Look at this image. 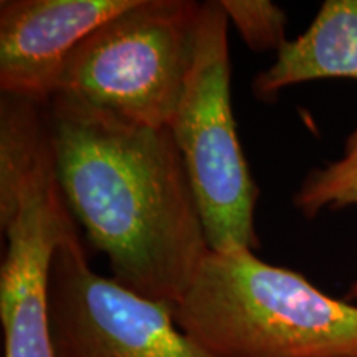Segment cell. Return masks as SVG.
Instances as JSON below:
<instances>
[{
	"label": "cell",
	"mask_w": 357,
	"mask_h": 357,
	"mask_svg": "<svg viewBox=\"0 0 357 357\" xmlns=\"http://www.w3.org/2000/svg\"><path fill=\"white\" fill-rule=\"evenodd\" d=\"M55 172L111 278L174 306L197 273L207 236L169 128H146L56 93L47 101Z\"/></svg>",
	"instance_id": "obj_1"
},
{
	"label": "cell",
	"mask_w": 357,
	"mask_h": 357,
	"mask_svg": "<svg viewBox=\"0 0 357 357\" xmlns=\"http://www.w3.org/2000/svg\"><path fill=\"white\" fill-rule=\"evenodd\" d=\"M357 79V0H326L300 37L288 40L273 65L258 71L252 91L273 102L283 89L314 79Z\"/></svg>",
	"instance_id": "obj_8"
},
{
	"label": "cell",
	"mask_w": 357,
	"mask_h": 357,
	"mask_svg": "<svg viewBox=\"0 0 357 357\" xmlns=\"http://www.w3.org/2000/svg\"><path fill=\"white\" fill-rule=\"evenodd\" d=\"M229 25L220 0L200 3L192 66L169 126L197 199L208 250L218 253L260 248V189L231 108Z\"/></svg>",
	"instance_id": "obj_5"
},
{
	"label": "cell",
	"mask_w": 357,
	"mask_h": 357,
	"mask_svg": "<svg viewBox=\"0 0 357 357\" xmlns=\"http://www.w3.org/2000/svg\"><path fill=\"white\" fill-rule=\"evenodd\" d=\"M200 3L134 0L71 52L56 93L121 121L169 128L192 66Z\"/></svg>",
	"instance_id": "obj_4"
},
{
	"label": "cell",
	"mask_w": 357,
	"mask_h": 357,
	"mask_svg": "<svg viewBox=\"0 0 357 357\" xmlns=\"http://www.w3.org/2000/svg\"><path fill=\"white\" fill-rule=\"evenodd\" d=\"M50 316L58 357H213L178 328L174 306L96 273L82 240L53 258Z\"/></svg>",
	"instance_id": "obj_6"
},
{
	"label": "cell",
	"mask_w": 357,
	"mask_h": 357,
	"mask_svg": "<svg viewBox=\"0 0 357 357\" xmlns=\"http://www.w3.org/2000/svg\"><path fill=\"white\" fill-rule=\"evenodd\" d=\"M0 230L3 357H58L52 265L58 250L82 238L58 184L47 101L0 96Z\"/></svg>",
	"instance_id": "obj_3"
},
{
	"label": "cell",
	"mask_w": 357,
	"mask_h": 357,
	"mask_svg": "<svg viewBox=\"0 0 357 357\" xmlns=\"http://www.w3.org/2000/svg\"><path fill=\"white\" fill-rule=\"evenodd\" d=\"M220 6L252 52L278 53L288 42L287 12L270 0H220Z\"/></svg>",
	"instance_id": "obj_10"
},
{
	"label": "cell",
	"mask_w": 357,
	"mask_h": 357,
	"mask_svg": "<svg viewBox=\"0 0 357 357\" xmlns=\"http://www.w3.org/2000/svg\"><path fill=\"white\" fill-rule=\"evenodd\" d=\"M134 0H2L0 91L48 101L71 52Z\"/></svg>",
	"instance_id": "obj_7"
},
{
	"label": "cell",
	"mask_w": 357,
	"mask_h": 357,
	"mask_svg": "<svg viewBox=\"0 0 357 357\" xmlns=\"http://www.w3.org/2000/svg\"><path fill=\"white\" fill-rule=\"evenodd\" d=\"M174 318L213 357H357V303L253 250H208Z\"/></svg>",
	"instance_id": "obj_2"
},
{
	"label": "cell",
	"mask_w": 357,
	"mask_h": 357,
	"mask_svg": "<svg viewBox=\"0 0 357 357\" xmlns=\"http://www.w3.org/2000/svg\"><path fill=\"white\" fill-rule=\"evenodd\" d=\"M346 300H349L352 303H357V278L352 281L349 289H347V294H346Z\"/></svg>",
	"instance_id": "obj_11"
},
{
	"label": "cell",
	"mask_w": 357,
	"mask_h": 357,
	"mask_svg": "<svg viewBox=\"0 0 357 357\" xmlns=\"http://www.w3.org/2000/svg\"><path fill=\"white\" fill-rule=\"evenodd\" d=\"M293 205L306 220H314L324 211L357 207V123L341 158L306 174L294 192Z\"/></svg>",
	"instance_id": "obj_9"
}]
</instances>
